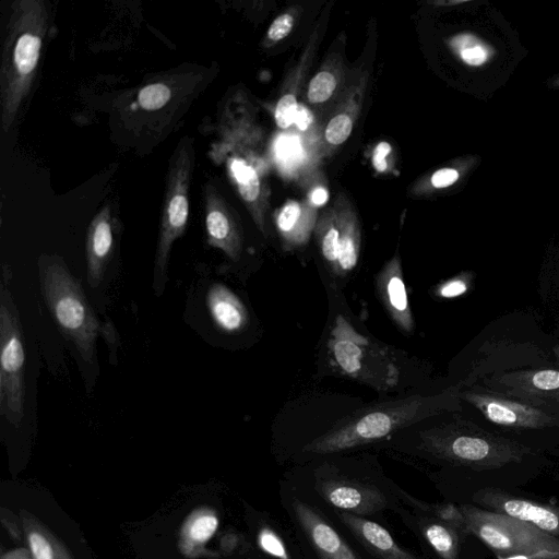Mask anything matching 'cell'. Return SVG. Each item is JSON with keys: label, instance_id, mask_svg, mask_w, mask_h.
Instances as JSON below:
<instances>
[{"label": "cell", "instance_id": "obj_31", "mask_svg": "<svg viewBox=\"0 0 559 559\" xmlns=\"http://www.w3.org/2000/svg\"><path fill=\"white\" fill-rule=\"evenodd\" d=\"M298 103L296 97L287 94L281 97L275 108V120L280 128H288L295 120Z\"/></svg>", "mask_w": 559, "mask_h": 559}, {"label": "cell", "instance_id": "obj_42", "mask_svg": "<svg viewBox=\"0 0 559 559\" xmlns=\"http://www.w3.org/2000/svg\"><path fill=\"white\" fill-rule=\"evenodd\" d=\"M497 559H543L535 556L522 555V554H511V555H501L496 554Z\"/></svg>", "mask_w": 559, "mask_h": 559}, {"label": "cell", "instance_id": "obj_18", "mask_svg": "<svg viewBox=\"0 0 559 559\" xmlns=\"http://www.w3.org/2000/svg\"><path fill=\"white\" fill-rule=\"evenodd\" d=\"M209 313L217 328L238 333L248 324V311L238 296L221 283L213 284L205 297Z\"/></svg>", "mask_w": 559, "mask_h": 559}, {"label": "cell", "instance_id": "obj_35", "mask_svg": "<svg viewBox=\"0 0 559 559\" xmlns=\"http://www.w3.org/2000/svg\"><path fill=\"white\" fill-rule=\"evenodd\" d=\"M460 178V173L455 168L447 167L441 168L433 173L431 177V185L435 188H445L453 185Z\"/></svg>", "mask_w": 559, "mask_h": 559}, {"label": "cell", "instance_id": "obj_21", "mask_svg": "<svg viewBox=\"0 0 559 559\" xmlns=\"http://www.w3.org/2000/svg\"><path fill=\"white\" fill-rule=\"evenodd\" d=\"M421 534L442 559H457L460 532L436 516L424 518L419 522Z\"/></svg>", "mask_w": 559, "mask_h": 559}, {"label": "cell", "instance_id": "obj_44", "mask_svg": "<svg viewBox=\"0 0 559 559\" xmlns=\"http://www.w3.org/2000/svg\"><path fill=\"white\" fill-rule=\"evenodd\" d=\"M555 354H556V356H557V358L559 360V346L555 347Z\"/></svg>", "mask_w": 559, "mask_h": 559}, {"label": "cell", "instance_id": "obj_5", "mask_svg": "<svg viewBox=\"0 0 559 559\" xmlns=\"http://www.w3.org/2000/svg\"><path fill=\"white\" fill-rule=\"evenodd\" d=\"M328 349L335 369L353 380L380 392L392 391L400 382L395 353L360 334L342 314L333 321Z\"/></svg>", "mask_w": 559, "mask_h": 559}, {"label": "cell", "instance_id": "obj_25", "mask_svg": "<svg viewBox=\"0 0 559 559\" xmlns=\"http://www.w3.org/2000/svg\"><path fill=\"white\" fill-rule=\"evenodd\" d=\"M173 92L163 82H155L143 86L138 94V103L142 109L157 110L166 106L170 100Z\"/></svg>", "mask_w": 559, "mask_h": 559}, {"label": "cell", "instance_id": "obj_12", "mask_svg": "<svg viewBox=\"0 0 559 559\" xmlns=\"http://www.w3.org/2000/svg\"><path fill=\"white\" fill-rule=\"evenodd\" d=\"M495 391L519 396L550 408L559 404V370L525 369L499 374L490 381Z\"/></svg>", "mask_w": 559, "mask_h": 559}, {"label": "cell", "instance_id": "obj_29", "mask_svg": "<svg viewBox=\"0 0 559 559\" xmlns=\"http://www.w3.org/2000/svg\"><path fill=\"white\" fill-rule=\"evenodd\" d=\"M352 129V119L346 114H340L328 123L325 128V139L329 143L338 145L347 140Z\"/></svg>", "mask_w": 559, "mask_h": 559}, {"label": "cell", "instance_id": "obj_26", "mask_svg": "<svg viewBox=\"0 0 559 559\" xmlns=\"http://www.w3.org/2000/svg\"><path fill=\"white\" fill-rule=\"evenodd\" d=\"M336 86L335 78L328 71L319 72L310 82L308 99L312 104L323 103L330 98Z\"/></svg>", "mask_w": 559, "mask_h": 559}, {"label": "cell", "instance_id": "obj_17", "mask_svg": "<svg viewBox=\"0 0 559 559\" xmlns=\"http://www.w3.org/2000/svg\"><path fill=\"white\" fill-rule=\"evenodd\" d=\"M338 518L368 552L378 559H418L402 548L380 524L344 511L338 512Z\"/></svg>", "mask_w": 559, "mask_h": 559}, {"label": "cell", "instance_id": "obj_10", "mask_svg": "<svg viewBox=\"0 0 559 559\" xmlns=\"http://www.w3.org/2000/svg\"><path fill=\"white\" fill-rule=\"evenodd\" d=\"M316 490L332 507L358 516L386 508V496L374 485L336 474L316 476Z\"/></svg>", "mask_w": 559, "mask_h": 559}, {"label": "cell", "instance_id": "obj_13", "mask_svg": "<svg viewBox=\"0 0 559 559\" xmlns=\"http://www.w3.org/2000/svg\"><path fill=\"white\" fill-rule=\"evenodd\" d=\"M295 519L320 559H358L345 539L311 506L294 499Z\"/></svg>", "mask_w": 559, "mask_h": 559}, {"label": "cell", "instance_id": "obj_1", "mask_svg": "<svg viewBox=\"0 0 559 559\" xmlns=\"http://www.w3.org/2000/svg\"><path fill=\"white\" fill-rule=\"evenodd\" d=\"M461 400L459 386H451L437 394H414L377 403L340 419L307 443L304 451L330 454L368 444L426 418L460 411Z\"/></svg>", "mask_w": 559, "mask_h": 559}, {"label": "cell", "instance_id": "obj_34", "mask_svg": "<svg viewBox=\"0 0 559 559\" xmlns=\"http://www.w3.org/2000/svg\"><path fill=\"white\" fill-rule=\"evenodd\" d=\"M294 25V19L289 14H282L271 24L267 36L270 39L277 41L289 34Z\"/></svg>", "mask_w": 559, "mask_h": 559}, {"label": "cell", "instance_id": "obj_19", "mask_svg": "<svg viewBox=\"0 0 559 559\" xmlns=\"http://www.w3.org/2000/svg\"><path fill=\"white\" fill-rule=\"evenodd\" d=\"M23 537L33 559H74L66 545L34 514L20 511Z\"/></svg>", "mask_w": 559, "mask_h": 559}, {"label": "cell", "instance_id": "obj_2", "mask_svg": "<svg viewBox=\"0 0 559 559\" xmlns=\"http://www.w3.org/2000/svg\"><path fill=\"white\" fill-rule=\"evenodd\" d=\"M49 13L43 0H17L11 4L0 66V122L8 132L34 84Z\"/></svg>", "mask_w": 559, "mask_h": 559}, {"label": "cell", "instance_id": "obj_8", "mask_svg": "<svg viewBox=\"0 0 559 559\" xmlns=\"http://www.w3.org/2000/svg\"><path fill=\"white\" fill-rule=\"evenodd\" d=\"M0 412L19 427L25 408V350L19 311L5 278L0 294Z\"/></svg>", "mask_w": 559, "mask_h": 559}, {"label": "cell", "instance_id": "obj_36", "mask_svg": "<svg viewBox=\"0 0 559 559\" xmlns=\"http://www.w3.org/2000/svg\"><path fill=\"white\" fill-rule=\"evenodd\" d=\"M277 156L283 162H290L299 156V146L293 139L284 138L278 142Z\"/></svg>", "mask_w": 559, "mask_h": 559}, {"label": "cell", "instance_id": "obj_41", "mask_svg": "<svg viewBox=\"0 0 559 559\" xmlns=\"http://www.w3.org/2000/svg\"><path fill=\"white\" fill-rule=\"evenodd\" d=\"M328 197V191L324 188L319 187L311 192V202L316 205H322L326 202Z\"/></svg>", "mask_w": 559, "mask_h": 559}, {"label": "cell", "instance_id": "obj_11", "mask_svg": "<svg viewBox=\"0 0 559 559\" xmlns=\"http://www.w3.org/2000/svg\"><path fill=\"white\" fill-rule=\"evenodd\" d=\"M473 500L486 510L530 524L559 537V509L532 500L511 496L493 488L480 489Z\"/></svg>", "mask_w": 559, "mask_h": 559}, {"label": "cell", "instance_id": "obj_28", "mask_svg": "<svg viewBox=\"0 0 559 559\" xmlns=\"http://www.w3.org/2000/svg\"><path fill=\"white\" fill-rule=\"evenodd\" d=\"M341 230L336 226H330L320 238L321 252L324 260L330 264L331 272L336 273Z\"/></svg>", "mask_w": 559, "mask_h": 559}, {"label": "cell", "instance_id": "obj_32", "mask_svg": "<svg viewBox=\"0 0 559 559\" xmlns=\"http://www.w3.org/2000/svg\"><path fill=\"white\" fill-rule=\"evenodd\" d=\"M469 276L457 275L438 286L436 294L442 298H453L464 294L468 289Z\"/></svg>", "mask_w": 559, "mask_h": 559}, {"label": "cell", "instance_id": "obj_24", "mask_svg": "<svg viewBox=\"0 0 559 559\" xmlns=\"http://www.w3.org/2000/svg\"><path fill=\"white\" fill-rule=\"evenodd\" d=\"M341 230V229H340ZM359 245L353 228L341 230L336 275H347L358 262Z\"/></svg>", "mask_w": 559, "mask_h": 559}, {"label": "cell", "instance_id": "obj_15", "mask_svg": "<svg viewBox=\"0 0 559 559\" xmlns=\"http://www.w3.org/2000/svg\"><path fill=\"white\" fill-rule=\"evenodd\" d=\"M85 249L88 283L95 287L104 280L114 251V219L109 205H104L91 221Z\"/></svg>", "mask_w": 559, "mask_h": 559}, {"label": "cell", "instance_id": "obj_7", "mask_svg": "<svg viewBox=\"0 0 559 559\" xmlns=\"http://www.w3.org/2000/svg\"><path fill=\"white\" fill-rule=\"evenodd\" d=\"M466 534H473L495 555L522 554L559 559V537L509 516L474 507L460 506Z\"/></svg>", "mask_w": 559, "mask_h": 559}, {"label": "cell", "instance_id": "obj_39", "mask_svg": "<svg viewBox=\"0 0 559 559\" xmlns=\"http://www.w3.org/2000/svg\"><path fill=\"white\" fill-rule=\"evenodd\" d=\"M311 121H312V116L309 112V110L305 106L298 105L297 112H296L295 120H294V123H296L298 129H300L302 131L306 130L310 126Z\"/></svg>", "mask_w": 559, "mask_h": 559}, {"label": "cell", "instance_id": "obj_16", "mask_svg": "<svg viewBox=\"0 0 559 559\" xmlns=\"http://www.w3.org/2000/svg\"><path fill=\"white\" fill-rule=\"evenodd\" d=\"M376 287L381 302L396 326L405 333L413 332L415 323L399 257H394L379 272Z\"/></svg>", "mask_w": 559, "mask_h": 559}, {"label": "cell", "instance_id": "obj_23", "mask_svg": "<svg viewBox=\"0 0 559 559\" xmlns=\"http://www.w3.org/2000/svg\"><path fill=\"white\" fill-rule=\"evenodd\" d=\"M228 168L242 199L254 201L260 193V180L255 169L237 157L228 160Z\"/></svg>", "mask_w": 559, "mask_h": 559}, {"label": "cell", "instance_id": "obj_40", "mask_svg": "<svg viewBox=\"0 0 559 559\" xmlns=\"http://www.w3.org/2000/svg\"><path fill=\"white\" fill-rule=\"evenodd\" d=\"M0 559H33L27 548H14L2 552Z\"/></svg>", "mask_w": 559, "mask_h": 559}, {"label": "cell", "instance_id": "obj_30", "mask_svg": "<svg viewBox=\"0 0 559 559\" xmlns=\"http://www.w3.org/2000/svg\"><path fill=\"white\" fill-rule=\"evenodd\" d=\"M433 516L440 521L453 526L460 533H465V522L460 506L451 503L433 506Z\"/></svg>", "mask_w": 559, "mask_h": 559}, {"label": "cell", "instance_id": "obj_4", "mask_svg": "<svg viewBox=\"0 0 559 559\" xmlns=\"http://www.w3.org/2000/svg\"><path fill=\"white\" fill-rule=\"evenodd\" d=\"M420 448L441 461L477 471L519 463L533 453L532 448L491 433L467 420L423 431Z\"/></svg>", "mask_w": 559, "mask_h": 559}, {"label": "cell", "instance_id": "obj_9", "mask_svg": "<svg viewBox=\"0 0 559 559\" xmlns=\"http://www.w3.org/2000/svg\"><path fill=\"white\" fill-rule=\"evenodd\" d=\"M461 399L477 408L498 426L519 429H542L559 425V413L534 402L495 390L461 391Z\"/></svg>", "mask_w": 559, "mask_h": 559}, {"label": "cell", "instance_id": "obj_3", "mask_svg": "<svg viewBox=\"0 0 559 559\" xmlns=\"http://www.w3.org/2000/svg\"><path fill=\"white\" fill-rule=\"evenodd\" d=\"M39 281L46 306L64 338L82 361L94 364L99 334L108 335L90 305L81 283L58 257H41Z\"/></svg>", "mask_w": 559, "mask_h": 559}, {"label": "cell", "instance_id": "obj_33", "mask_svg": "<svg viewBox=\"0 0 559 559\" xmlns=\"http://www.w3.org/2000/svg\"><path fill=\"white\" fill-rule=\"evenodd\" d=\"M300 216V206L297 202H288L281 211L277 217L278 228L283 233H289L294 229Z\"/></svg>", "mask_w": 559, "mask_h": 559}, {"label": "cell", "instance_id": "obj_27", "mask_svg": "<svg viewBox=\"0 0 559 559\" xmlns=\"http://www.w3.org/2000/svg\"><path fill=\"white\" fill-rule=\"evenodd\" d=\"M258 544L267 555L276 559H290L284 542L280 535L270 527H262L258 533Z\"/></svg>", "mask_w": 559, "mask_h": 559}, {"label": "cell", "instance_id": "obj_38", "mask_svg": "<svg viewBox=\"0 0 559 559\" xmlns=\"http://www.w3.org/2000/svg\"><path fill=\"white\" fill-rule=\"evenodd\" d=\"M391 152V145L388 143V142H380L374 152H373V156H372V163H373V166L374 168L382 173L384 170H386L388 168V163L385 160V156Z\"/></svg>", "mask_w": 559, "mask_h": 559}, {"label": "cell", "instance_id": "obj_43", "mask_svg": "<svg viewBox=\"0 0 559 559\" xmlns=\"http://www.w3.org/2000/svg\"><path fill=\"white\" fill-rule=\"evenodd\" d=\"M551 86L552 87H559V76L552 80Z\"/></svg>", "mask_w": 559, "mask_h": 559}, {"label": "cell", "instance_id": "obj_14", "mask_svg": "<svg viewBox=\"0 0 559 559\" xmlns=\"http://www.w3.org/2000/svg\"><path fill=\"white\" fill-rule=\"evenodd\" d=\"M203 209L209 245L237 260L241 251L240 235L223 198L211 182L203 186Z\"/></svg>", "mask_w": 559, "mask_h": 559}, {"label": "cell", "instance_id": "obj_37", "mask_svg": "<svg viewBox=\"0 0 559 559\" xmlns=\"http://www.w3.org/2000/svg\"><path fill=\"white\" fill-rule=\"evenodd\" d=\"M5 514V510H1V521L7 531L14 537L20 539L23 536L22 522L20 516L14 518V514L11 511H8Z\"/></svg>", "mask_w": 559, "mask_h": 559}, {"label": "cell", "instance_id": "obj_22", "mask_svg": "<svg viewBox=\"0 0 559 559\" xmlns=\"http://www.w3.org/2000/svg\"><path fill=\"white\" fill-rule=\"evenodd\" d=\"M449 45L459 58L469 67L486 64L496 52L490 44L471 33L453 36Z\"/></svg>", "mask_w": 559, "mask_h": 559}, {"label": "cell", "instance_id": "obj_20", "mask_svg": "<svg viewBox=\"0 0 559 559\" xmlns=\"http://www.w3.org/2000/svg\"><path fill=\"white\" fill-rule=\"evenodd\" d=\"M218 527L216 512L206 507L193 510L183 521L179 534V549L188 557H197Z\"/></svg>", "mask_w": 559, "mask_h": 559}, {"label": "cell", "instance_id": "obj_6", "mask_svg": "<svg viewBox=\"0 0 559 559\" xmlns=\"http://www.w3.org/2000/svg\"><path fill=\"white\" fill-rule=\"evenodd\" d=\"M193 167L192 140L186 136L176 147L167 171L154 264V289L157 296L163 294L167 283L171 247L187 227Z\"/></svg>", "mask_w": 559, "mask_h": 559}]
</instances>
